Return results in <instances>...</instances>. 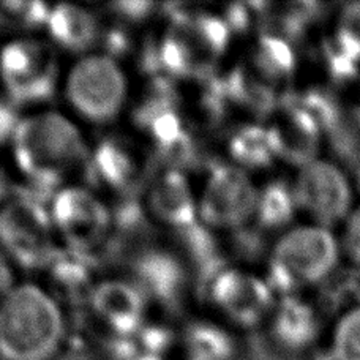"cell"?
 I'll return each instance as SVG.
<instances>
[{"instance_id": "obj_1", "label": "cell", "mask_w": 360, "mask_h": 360, "mask_svg": "<svg viewBox=\"0 0 360 360\" xmlns=\"http://www.w3.org/2000/svg\"><path fill=\"white\" fill-rule=\"evenodd\" d=\"M217 6L165 5L130 65L134 79L165 78L179 86L223 72L237 51Z\"/></svg>"}, {"instance_id": "obj_2", "label": "cell", "mask_w": 360, "mask_h": 360, "mask_svg": "<svg viewBox=\"0 0 360 360\" xmlns=\"http://www.w3.org/2000/svg\"><path fill=\"white\" fill-rule=\"evenodd\" d=\"M92 139L63 108L24 112L5 152L18 185L49 198L62 186L84 180Z\"/></svg>"}, {"instance_id": "obj_3", "label": "cell", "mask_w": 360, "mask_h": 360, "mask_svg": "<svg viewBox=\"0 0 360 360\" xmlns=\"http://www.w3.org/2000/svg\"><path fill=\"white\" fill-rule=\"evenodd\" d=\"M125 127L143 141L158 166L196 172L207 162L205 138L186 112L182 86L165 78L134 79Z\"/></svg>"}, {"instance_id": "obj_4", "label": "cell", "mask_w": 360, "mask_h": 360, "mask_svg": "<svg viewBox=\"0 0 360 360\" xmlns=\"http://www.w3.org/2000/svg\"><path fill=\"white\" fill-rule=\"evenodd\" d=\"M68 330L67 308L35 278L0 300V360H56Z\"/></svg>"}, {"instance_id": "obj_5", "label": "cell", "mask_w": 360, "mask_h": 360, "mask_svg": "<svg viewBox=\"0 0 360 360\" xmlns=\"http://www.w3.org/2000/svg\"><path fill=\"white\" fill-rule=\"evenodd\" d=\"M134 76L124 62L101 51L68 60L60 100L63 109L87 130L106 131L125 122Z\"/></svg>"}, {"instance_id": "obj_6", "label": "cell", "mask_w": 360, "mask_h": 360, "mask_svg": "<svg viewBox=\"0 0 360 360\" xmlns=\"http://www.w3.org/2000/svg\"><path fill=\"white\" fill-rule=\"evenodd\" d=\"M342 256L333 229L295 223L270 242L262 274L276 297L297 295L330 280Z\"/></svg>"}, {"instance_id": "obj_7", "label": "cell", "mask_w": 360, "mask_h": 360, "mask_svg": "<svg viewBox=\"0 0 360 360\" xmlns=\"http://www.w3.org/2000/svg\"><path fill=\"white\" fill-rule=\"evenodd\" d=\"M67 63L44 35L6 38L0 41V94L22 112L54 106Z\"/></svg>"}, {"instance_id": "obj_8", "label": "cell", "mask_w": 360, "mask_h": 360, "mask_svg": "<svg viewBox=\"0 0 360 360\" xmlns=\"http://www.w3.org/2000/svg\"><path fill=\"white\" fill-rule=\"evenodd\" d=\"M262 270L242 262H226L199 286L202 311L236 332L262 329L276 304Z\"/></svg>"}, {"instance_id": "obj_9", "label": "cell", "mask_w": 360, "mask_h": 360, "mask_svg": "<svg viewBox=\"0 0 360 360\" xmlns=\"http://www.w3.org/2000/svg\"><path fill=\"white\" fill-rule=\"evenodd\" d=\"M158 165L149 149L127 127L101 131L92 139L84 182L108 201L141 199Z\"/></svg>"}, {"instance_id": "obj_10", "label": "cell", "mask_w": 360, "mask_h": 360, "mask_svg": "<svg viewBox=\"0 0 360 360\" xmlns=\"http://www.w3.org/2000/svg\"><path fill=\"white\" fill-rule=\"evenodd\" d=\"M120 272L130 276L149 302L152 313L174 316L198 304L199 283L176 247L157 237L124 258Z\"/></svg>"}, {"instance_id": "obj_11", "label": "cell", "mask_w": 360, "mask_h": 360, "mask_svg": "<svg viewBox=\"0 0 360 360\" xmlns=\"http://www.w3.org/2000/svg\"><path fill=\"white\" fill-rule=\"evenodd\" d=\"M59 248L46 199L18 190L0 207V252L19 275L38 278Z\"/></svg>"}, {"instance_id": "obj_12", "label": "cell", "mask_w": 360, "mask_h": 360, "mask_svg": "<svg viewBox=\"0 0 360 360\" xmlns=\"http://www.w3.org/2000/svg\"><path fill=\"white\" fill-rule=\"evenodd\" d=\"M199 223L218 236L229 237L252 226L258 179L210 157L195 172Z\"/></svg>"}, {"instance_id": "obj_13", "label": "cell", "mask_w": 360, "mask_h": 360, "mask_svg": "<svg viewBox=\"0 0 360 360\" xmlns=\"http://www.w3.org/2000/svg\"><path fill=\"white\" fill-rule=\"evenodd\" d=\"M46 202L60 247L105 262L114 233L112 202L84 180L62 186Z\"/></svg>"}, {"instance_id": "obj_14", "label": "cell", "mask_w": 360, "mask_h": 360, "mask_svg": "<svg viewBox=\"0 0 360 360\" xmlns=\"http://www.w3.org/2000/svg\"><path fill=\"white\" fill-rule=\"evenodd\" d=\"M291 180L300 215L319 226H342L357 204L352 177L333 160L313 158L299 166Z\"/></svg>"}, {"instance_id": "obj_15", "label": "cell", "mask_w": 360, "mask_h": 360, "mask_svg": "<svg viewBox=\"0 0 360 360\" xmlns=\"http://www.w3.org/2000/svg\"><path fill=\"white\" fill-rule=\"evenodd\" d=\"M141 205L157 233L184 234L199 224L195 172L158 166L141 195Z\"/></svg>"}, {"instance_id": "obj_16", "label": "cell", "mask_w": 360, "mask_h": 360, "mask_svg": "<svg viewBox=\"0 0 360 360\" xmlns=\"http://www.w3.org/2000/svg\"><path fill=\"white\" fill-rule=\"evenodd\" d=\"M92 323L114 337L138 333L152 314L144 294L124 272H105L84 307Z\"/></svg>"}, {"instance_id": "obj_17", "label": "cell", "mask_w": 360, "mask_h": 360, "mask_svg": "<svg viewBox=\"0 0 360 360\" xmlns=\"http://www.w3.org/2000/svg\"><path fill=\"white\" fill-rule=\"evenodd\" d=\"M270 345L281 354H307L321 343L324 332L321 308L304 294L276 299L269 319L262 327Z\"/></svg>"}, {"instance_id": "obj_18", "label": "cell", "mask_w": 360, "mask_h": 360, "mask_svg": "<svg viewBox=\"0 0 360 360\" xmlns=\"http://www.w3.org/2000/svg\"><path fill=\"white\" fill-rule=\"evenodd\" d=\"M105 262L98 256L59 248L38 280L65 308L84 310L94 288L103 276Z\"/></svg>"}, {"instance_id": "obj_19", "label": "cell", "mask_w": 360, "mask_h": 360, "mask_svg": "<svg viewBox=\"0 0 360 360\" xmlns=\"http://www.w3.org/2000/svg\"><path fill=\"white\" fill-rule=\"evenodd\" d=\"M43 35L68 60L98 51L103 15L96 5L53 4Z\"/></svg>"}, {"instance_id": "obj_20", "label": "cell", "mask_w": 360, "mask_h": 360, "mask_svg": "<svg viewBox=\"0 0 360 360\" xmlns=\"http://www.w3.org/2000/svg\"><path fill=\"white\" fill-rule=\"evenodd\" d=\"M215 141L218 158L256 179L278 162L269 127L262 119H237Z\"/></svg>"}, {"instance_id": "obj_21", "label": "cell", "mask_w": 360, "mask_h": 360, "mask_svg": "<svg viewBox=\"0 0 360 360\" xmlns=\"http://www.w3.org/2000/svg\"><path fill=\"white\" fill-rule=\"evenodd\" d=\"M182 95L186 112L204 138H218V134H221L233 122L242 119L224 70L209 78L182 86Z\"/></svg>"}, {"instance_id": "obj_22", "label": "cell", "mask_w": 360, "mask_h": 360, "mask_svg": "<svg viewBox=\"0 0 360 360\" xmlns=\"http://www.w3.org/2000/svg\"><path fill=\"white\" fill-rule=\"evenodd\" d=\"M278 162L295 166L305 165L316 155L321 128L292 103H280V106L266 120Z\"/></svg>"}, {"instance_id": "obj_23", "label": "cell", "mask_w": 360, "mask_h": 360, "mask_svg": "<svg viewBox=\"0 0 360 360\" xmlns=\"http://www.w3.org/2000/svg\"><path fill=\"white\" fill-rule=\"evenodd\" d=\"M237 335L239 332L202 311L185 321L179 340L191 360H234L239 352Z\"/></svg>"}, {"instance_id": "obj_24", "label": "cell", "mask_w": 360, "mask_h": 360, "mask_svg": "<svg viewBox=\"0 0 360 360\" xmlns=\"http://www.w3.org/2000/svg\"><path fill=\"white\" fill-rule=\"evenodd\" d=\"M299 215L292 180L275 176L258 180L255 217L250 228L259 234H274L276 237L294 226Z\"/></svg>"}, {"instance_id": "obj_25", "label": "cell", "mask_w": 360, "mask_h": 360, "mask_svg": "<svg viewBox=\"0 0 360 360\" xmlns=\"http://www.w3.org/2000/svg\"><path fill=\"white\" fill-rule=\"evenodd\" d=\"M51 5L46 2H0V41L13 37L43 35Z\"/></svg>"}, {"instance_id": "obj_26", "label": "cell", "mask_w": 360, "mask_h": 360, "mask_svg": "<svg viewBox=\"0 0 360 360\" xmlns=\"http://www.w3.org/2000/svg\"><path fill=\"white\" fill-rule=\"evenodd\" d=\"M324 360H360V302L338 314L327 338Z\"/></svg>"}, {"instance_id": "obj_27", "label": "cell", "mask_w": 360, "mask_h": 360, "mask_svg": "<svg viewBox=\"0 0 360 360\" xmlns=\"http://www.w3.org/2000/svg\"><path fill=\"white\" fill-rule=\"evenodd\" d=\"M330 43L360 67V0L345 4L333 19Z\"/></svg>"}, {"instance_id": "obj_28", "label": "cell", "mask_w": 360, "mask_h": 360, "mask_svg": "<svg viewBox=\"0 0 360 360\" xmlns=\"http://www.w3.org/2000/svg\"><path fill=\"white\" fill-rule=\"evenodd\" d=\"M338 239L343 256L348 258L352 266L360 269V201L343 221Z\"/></svg>"}, {"instance_id": "obj_29", "label": "cell", "mask_w": 360, "mask_h": 360, "mask_svg": "<svg viewBox=\"0 0 360 360\" xmlns=\"http://www.w3.org/2000/svg\"><path fill=\"white\" fill-rule=\"evenodd\" d=\"M22 114V111H19L13 103L0 94V155L5 157V152L8 149L10 141Z\"/></svg>"}, {"instance_id": "obj_30", "label": "cell", "mask_w": 360, "mask_h": 360, "mask_svg": "<svg viewBox=\"0 0 360 360\" xmlns=\"http://www.w3.org/2000/svg\"><path fill=\"white\" fill-rule=\"evenodd\" d=\"M21 280V275H19L15 266H13L11 262L6 259V256L0 252V300H2Z\"/></svg>"}, {"instance_id": "obj_31", "label": "cell", "mask_w": 360, "mask_h": 360, "mask_svg": "<svg viewBox=\"0 0 360 360\" xmlns=\"http://www.w3.org/2000/svg\"><path fill=\"white\" fill-rule=\"evenodd\" d=\"M18 182L4 155H0V207L15 195Z\"/></svg>"}, {"instance_id": "obj_32", "label": "cell", "mask_w": 360, "mask_h": 360, "mask_svg": "<svg viewBox=\"0 0 360 360\" xmlns=\"http://www.w3.org/2000/svg\"><path fill=\"white\" fill-rule=\"evenodd\" d=\"M352 182H354V188L357 195H360V169L357 171V174L352 177Z\"/></svg>"}, {"instance_id": "obj_33", "label": "cell", "mask_w": 360, "mask_h": 360, "mask_svg": "<svg viewBox=\"0 0 360 360\" xmlns=\"http://www.w3.org/2000/svg\"><path fill=\"white\" fill-rule=\"evenodd\" d=\"M357 114H359V119H360V90H359V100H357Z\"/></svg>"}, {"instance_id": "obj_34", "label": "cell", "mask_w": 360, "mask_h": 360, "mask_svg": "<svg viewBox=\"0 0 360 360\" xmlns=\"http://www.w3.org/2000/svg\"><path fill=\"white\" fill-rule=\"evenodd\" d=\"M314 360H324V359H323V357H321V359H314Z\"/></svg>"}]
</instances>
